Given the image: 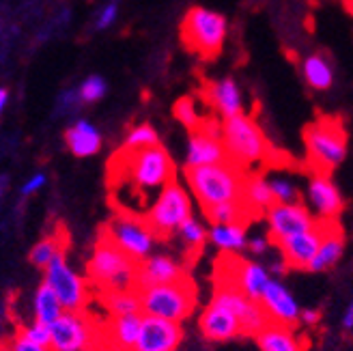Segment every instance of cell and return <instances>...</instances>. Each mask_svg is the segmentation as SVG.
Returning a JSON list of instances; mask_svg holds the SVG:
<instances>
[{
    "label": "cell",
    "instance_id": "6da1fadb",
    "mask_svg": "<svg viewBox=\"0 0 353 351\" xmlns=\"http://www.w3.org/2000/svg\"><path fill=\"white\" fill-rule=\"evenodd\" d=\"M174 174V162L162 145L143 151L121 147L108 164L110 203L117 212L145 216Z\"/></svg>",
    "mask_w": 353,
    "mask_h": 351
},
{
    "label": "cell",
    "instance_id": "7a4b0ae2",
    "mask_svg": "<svg viewBox=\"0 0 353 351\" xmlns=\"http://www.w3.org/2000/svg\"><path fill=\"white\" fill-rule=\"evenodd\" d=\"M136 274L138 261L123 252L110 239L97 235L91 259L86 263V278L97 295L136 289Z\"/></svg>",
    "mask_w": 353,
    "mask_h": 351
},
{
    "label": "cell",
    "instance_id": "3957f363",
    "mask_svg": "<svg viewBox=\"0 0 353 351\" xmlns=\"http://www.w3.org/2000/svg\"><path fill=\"white\" fill-rule=\"evenodd\" d=\"M245 170L235 166L233 162H222L214 166H201V168H185V179L196 197L203 212L211 207H218L224 203H235L243 197V183H245Z\"/></svg>",
    "mask_w": 353,
    "mask_h": 351
},
{
    "label": "cell",
    "instance_id": "277c9868",
    "mask_svg": "<svg viewBox=\"0 0 353 351\" xmlns=\"http://www.w3.org/2000/svg\"><path fill=\"white\" fill-rule=\"evenodd\" d=\"M224 147L228 162H233L241 170L250 172L252 166L272 162L274 149L265 138L259 123L250 114H239L224 121Z\"/></svg>",
    "mask_w": 353,
    "mask_h": 351
},
{
    "label": "cell",
    "instance_id": "5b68a950",
    "mask_svg": "<svg viewBox=\"0 0 353 351\" xmlns=\"http://www.w3.org/2000/svg\"><path fill=\"white\" fill-rule=\"evenodd\" d=\"M306 160L312 172L330 174L347 157V132L336 117H319L304 130Z\"/></svg>",
    "mask_w": 353,
    "mask_h": 351
},
{
    "label": "cell",
    "instance_id": "8992f818",
    "mask_svg": "<svg viewBox=\"0 0 353 351\" xmlns=\"http://www.w3.org/2000/svg\"><path fill=\"white\" fill-rule=\"evenodd\" d=\"M226 39V20L224 15L203 7H192L181 22V41L190 52L205 61L220 57Z\"/></svg>",
    "mask_w": 353,
    "mask_h": 351
},
{
    "label": "cell",
    "instance_id": "52a82bcc",
    "mask_svg": "<svg viewBox=\"0 0 353 351\" xmlns=\"http://www.w3.org/2000/svg\"><path fill=\"white\" fill-rule=\"evenodd\" d=\"M140 302H143V314L181 323L196 306V287L192 285L190 278L170 285L149 287L140 291Z\"/></svg>",
    "mask_w": 353,
    "mask_h": 351
},
{
    "label": "cell",
    "instance_id": "ba28073f",
    "mask_svg": "<svg viewBox=\"0 0 353 351\" xmlns=\"http://www.w3.org/2000/svg\"><path fill=\"white\" fill-rule=\"evenodd\" d=\"M99 235L110 239L138 263L151 257V250L157 241V235L153 233L145 216H136L128 212H114V216L103 224Z\"/></svg>",
    "mask_w": 353,
    "mask_h": 351
},
{
    "label": "cell",
    "instance_id": "9c48e42d",
    "mask_svg": "<svg viewBox=\"0 0 353 351\" xmlns=\"http://www.w3.org/2000/svg\"><path fill=\"white\" fill-rule=\"evenodd\" d=\"M103 323L82 312H63L52 325V351H103Z\"/></svg>",
    "mask_w": 353,
    "mask_h": 351
},
{
    "label": "cell",
    "instance_id": "30bf717a",
    "mask_svg": "<svg viewBox=\"0 0 353 351\" xmlns=\"http://www.w3.org/2000/svg\"><path fill=\"white\" fill-rule=\"evenodd\" d=\"M190 218H192V201L188 197V192L176 181H172L160 192V197L155 199L151 209L145 214V220L149 222L157 239H168Z\"/></svg>",
    "mask_w": 353,
    "mask_h": 351
},
{
    "label": "cell",
    "instance_id": "8fae6325",
    "mask_svg": "<svg viewBox=\"0 0 353 351\" xmlns=\"http://www.w3.org/2000/svg\"><path fill=\"white\" fill-rule=\"evenodd\" d=\"M272 280L270 270L261 263L241 259L235 254H222L216 265V283L231 285L241 291L245 297L261 302V297Z\"/></svg>",
    "mask_w": 353,
    "mask_h": 351
},
{
    "label": "cell",
    "instance_id": "7c38bea8",
    "mask_svg": "<svg viewBox=\"0 0 353 351\" xmlns=\"http://www.w3.org/2000/svg\"><path fill=\"white\" fill-rule=\"evenodd\" d=\"M43 283L52 287L59 295L65 312H82L91 300V283L82 278L72 265L67 263L65 254L54 259L43 270Z\"/></svg>",
    "mask_w": 353,
    "mask_h": 351
},
{
    "label": "cell",
    "instance_id": "4fadbf2b",
    "mask_svg": "<svg viewBox=\"0 0 353 351\" xmlns=\"http://www.w3.org/2000/svg\"><path fill=\"white\" fill-rule=\"evenodd\" d=\"M199 328H201V334L211 343H228L237 337H243L237 312L228 304V300L220 289L214 291L211 302L201 312Z\"/></svg>",
    "mask_w": 353,
    "mask_h": 351
},
{
    "label": "cell",
    "instance_id": "5bb4252c",
    "mask_svg": "<svg viewBox=\"0 0 353 351\" xmlns=\"http://www.w3.org/2000/svg\"><path fill=\"white\" fill-rule=\"evenodd\" d=\"M265 220H268V237L272 239L274 245L299 233H306L319 224L316 216L304 203H291V205L274 203L268 209V214H265Z\"/></svg>",
    "mask_w": 353,
    "mask_h": 351
},
{
    "label": "cell",
    "instance_id": "9a60e30c",
    "mask_svg": "<svg viewBox=\"0 0 353 351\" xmlns=\"http://www.w3.org/2000/svg\"><path fill=\"white\" fill-rule=\"evenodd\" d=\"M306 197L312 207V212L319 222H339V216L345 209V201L336 183L332 181L330 174L325 172H312L308 185H306Z\"/></svg>",
    "mask_w": 353,
    "mask_h": 351
},
{
    "label": "cell",
    "instance_id": "2e32d148",
    "mask_svg": "<svg viewBox=\"0 0 353 351\" xmlns=\"http://www.w3.org/2000/svg\"><path fill=\"white\" fill-rule=\"evenodd\" d=\"M188 272L181 261H176L168 254H151L145 261L138 263V274H136V289L143 291L157 285H170L185 280Z\"/></svg>",
    "mask_w": 353,
    "mask_h": 351
},
{
    "label": "cell",
    "instance_id": "e0dca14e",
    "mask_svg": "<svg viewBox=\"0 0 353 351\" xmlns=\"http://www.w3.org/2000/svg\"><path fill=\"white\" fill-rule=\"evenodd\" d=\"M323 235H325V222H319L314 229H310L306 233H299L295 237H289L282 243H278L276 248L280 250L282 261H285L289 268L308 272L310 263L314 261L316 252L321 248Z\"/></svg>",
    "mask_w": 353,
    "mask_h": 351
},
{
    "label": "cell",
    "instance_id": "ac0fdd59",
    "mask_svg": "<svg viewBox=\"0 0 353 351\" xmlns=\"http://www.w3.org/2000/svg\"><path fill=\"white\" fill-rule=\"evenodd\" d=\"M261 306L265 308V312H268L272 323L287 325V328H295L299 323L302 308H299L293 293L282 285V280H278V278L270 280L268 289H265V293L261 297Z\"/></svg>",
    "mask_w": 353,
    "mask_h": 351
},
{
    "label": "cell",
    "instance_id": "d6986e66",
    "mask_svg": "<svg viewBox=\"0 0 353 351\" xmlns=\"http://www.w3.org/2000/svg\"><path fill=\"white\" fill-rule=\"evenodd\" d=\"M181 339H183L181 323L145 314L143 330H140L134 351H176Z\"/></svg>",
    "mask_w": 353,
    "mask_h": 351
},
{
    "label": "cell",
    "instance_id": "ffe728a7",
    "mask_svg": "<svg viewBox=\"0 0 353 351\" xmlns=\"http://www.w3.org/2000/svg\"><path fill=\"white\" fill-rule=\"evenodd\" d=\"M143 312L110 317L103 323V351H134L140 330H143Z\"/></svg>",
    "mask_w": 353,
    "mask_h": 351
},
{
    "label": "cell",
    "instance_id": "44dd1931",
    "mask_svg": "<svg viewBox=\"0 0 353 351\" xmlns=\"http://www.w3.org/2000/svg\"><path fill=\"white\" fill-rule=\"evenodd\" d=\"M228 160L224 140L209 136L205 132H192L188 153H185V168H201V166H214Z\"/></svg>",
    "mask_w": 353,
    "mask_h": 351
},
{
    "label": "cell",
    "instance_id": "7402d4cb",
    "mask_svg": "<svg viewBox=\"0 0 353 351\" xmlns=\"http://www.w3.org/2000/svg\"><path fill=\"white\" fill-rule=\"evenodd\" d=\"M203 95L209 106L222 117V121L243 114L241 91L233 78H224L220 82H207Z\"/></svg>",
    "mask_w": 353,
    "mask_h": 351
},
{
    "label": "cell",
    "instance_id": "603a6c76",
    "mask_svg": "<svg viewBox=\"0 0 353 351\" xmlns=\"http://www.w3.org/2000/svg\"><path fill=\"white\" fill-rule=\"evenodd\" d=\"M345 252V235L339 222H325V235L321 241V248L316 252L314 261L310 263L308 272H325L332 270L341 261Z\"/></svg>",
    "mask_w": 353,
    "mask_h": 351
},
{
    "label": "cell",
    "instance_id": "cb8c5ba5",
    "mask_svg": "<svg viewBox=\"0 0 353 351\" xmlns=\"http://www.w3.org/2000/svg\"><path fill=\"white\" fill-rule=\"evenodd\" d=\"M65 143H67V149L76 157H91L101 149V134L93 123L80 119L74 126L67 128Z\"/></svg>",
    "mask_w": 353,
    "mask_h": 351
},
{
    "label": "cell",
    "instance_id": "d4e9b609",
    "mask_svg": "<svg viewBox=\"0 0 353 351\" xmlns=\"http://www.w3.org/2000/svg\"><path fill=\"white\" fill-rule=\"evenodd\" d=\"M261 351H306L308 343L302 334H297L295 328L270 323L256 337Z\"/></svg>",
    "mask_w": 353,
    "mask_h": 351
},
{
    "label": "cell",
    "instance_id": "484cf974",
    "mask_svg": "<svg viewBox=\"0 0 353 351\" xmlns=\"http://www.w3.org/2000/svg\"><path fill=\"white\" fill-rule=\"evenodd\" d=\"M241 201L252 216L268 214V209L276 203L274 194H272V188H270V177H265V174H261V172L245 174Z\"/></svg>",
    "mask_w": 353,
    "mask_h": 351
},
{
    "label": "cell",
    "instance_id": "4316f807",
    "mask_svg": "<svg viewBox=\"0 0 353 351\" xmlns=\"http://www.w3.org/2000/svg\"><path fill=\"white\" fill-rule=\"evenodd\" d=\"M245 229H248V224H211L209 241L214 243L222 254H235L243 248H248Z\"/></svg>",
    "mask_w": 353,
    "mask_h": 351
},
{
    "label": "cell",
    "instance_id": "83f0119b",
    "mask_svg": "<svg viewBox=\"0 0 353 351\" xmlns=\"http://www.w3.org/2000/svg\"><path fill=\"white\" fill-rule=\"evenodd\" d=\"M63 304L59 300V295L52 291L50 285L41 283L32 295V317L34 321L46 323V325H54L61 317H63Z\"/></svg>",
    "mask_w": 353,
    "mask_h": 351
},
{
    "label": "cell",
    "instance_id": "f1b7e54d",
    "mask_svg": "<svg viewBox=\"0 0 353 351\" xmlns=\"http://www.w3.org/2000/svg\"><path fill=\"white\" fill-rule=\"evenodd\" d=\"M99 302L103 304L108 317H123V314L143 312V302H140V291H112V293H99Z\"/></svg>",
    "mask_w": 353,
    "mask_h": 351
},
{
    "label": "cell",
    "instance_id": "f546056e",
    "mask_svg": "<svg viewBox=\"0 0 353 351\" xmlns=\"http://www.w3.org/2000/svg\"><path fill=\"white\" fill-rule=\"evenodd\" d=\"M65 245H67V241H65V233L63 231L52 233V235L43 237L41 241H37V243L32 245L28 259H30V263H32L34 268L46 270L52 261L59 259L61 254H65Z\"/></svg>",
    "mask_w": 353,
    "mask_h": 351
},
{
    "label": "cell",
    "instance_id": "4dcf8cb0",
    "mask_svg": "<svg viewBox=\"0 0 353 351\" xmlns=\"http://www.w3.org/2000/svg\"><path fill=\"white\" fill-rule=\"evenodd\" d=\"M304 78L306 82L312 86L314 91H327L332 82H334V74H332V67L330 63L321 57V54H312L304 61Z\"/></svg>",
    "mask_w": 353,
    "mask_h": 351
},
{
    "label": "cell",
    "instance_id": "1f68e13d",
    "mask_svg": "<svg viewBox=\"0 0 353 351\" xmlns=\"http://www.w3.org/2000/svg\"><path fill=\"white\" fill-rule=\"evenodd\" d=\"M205 218L211 224H248V220L252 218V214L245 209L243 201H235V203H224L218 207H211L207 212H203Z\"/></svg>",
    "mask_w": 353,
    "mask_h": 351
},
{
    "label": "cell",
    "instance_id": "d6a6232c",
    "mask_svg": "<svg viewBox=\"0 0 353 351\" xmlns=\"http://www.w3.org/2000/svg\"><path fill=\"white\" fill-rule=\"evenodd\" d=\"M176 235H179V239L183 241L185 250L192 254H199L205 248V243L209 241V229L194 216L181 224V229L176 231Z\"/></svg>",
    "mask_w": 353,
    "mask_h": 351
},
{
    "label": "cell",
    "instance_id": "836d02e7",
    "mask_svg": "<svg viewBox=\"0 0 353 351\" xmlns=\"http://www.w3.org/2000/svg\"><path fill=\"white\" fill-rule=\"evenodd\" d=\"M160 145V136L157 132L149 126V123H143V126H136L128 132L125 143H123V149L128 151H143L149 147H157Z\"/></svg>",
    "mask_w": 353,
    "mask_h": 351
},
{
    "label": "cell",
    "instance_id": "e575fe53",
    "mask_svg": "<svg viewBox=\"0 0 353 351\" xmlns=\"http://www.w3.org/2000/svg\"><path fill=\"white\" fill-rule=\"evenodd\" d=\"M172 114H174V119L179 121L183 128H188L190 132L201 130L203 121H205V117L199 114L196 103H194L192 97H181V99H176V101H174V106H172Z\"/></svg>",
    "mask_w": 353,
    "mask_h": 351
},
{
    "label": "cell",
    "instance_id": "d590c367",
    "mask_svg": "<svg viewBox=\"0 0 353 351\" xmlns=\"http://www.w3.org/2000/svg\"><path fill=\"white\" fill-rule=\"evenodd\" d=\"M270 188H272L274 201L280 203V205L302 203V201H299V192L293 185V181H289L287 177H282V174H274V177H270Z\"/></svg>",
    "mask_w": 353,
    "mask_h": 351
},
{
    "label": "cell",
    "instance_id": "8d00e7d4",
    "mask_svg": "<svg viewBox=\"0 0 353 351\" xmlns=\"http://www.w3.org/2000/svg\"><path fill=\"white\" fill-rule=\"evenodd\" d=\"M105 91H108V84H105V80L101 76H88L80 84V89H78L80 99L84 103H95V101H99L105 95Z\"/></svg>",
    "mask_w": 353,
    "mask_h": 351
},
{
    "label": "cell",
    "instance_id": "74e56055",
    "mask_svg": "<svg viewBox=\"0 0 353 351\" xmlns=\"http://www.w3.org/2000/svg\"><path fill=\"white\" fill-rule=\"evenodd\" d=\"M20 330H22V334H24L28 341L52 349V328H50V325L39 323V321H34V319H32L30 323H22Z\"/></svg>",
    "mask_w": 353,
    "mask_h": 351
},
{
    "label": "cell",
    "instance_id": "f35d334b",
    "mask_svg": "<svg viewBox=\"0 0 353 351\" xmlns=\"http://www.w3.org/2000/svg\"><path fill=\"white\" fill-rule=\"evenodd\" d=\"M3 351H52L50 347H43V345H37V343H32L28 341L24 334H22V330L17 328L13 334L5 341L3 345Z\"/></svg>",
    "mask_w": 353,
    "mask_h": 351
},
{
    "label": "cell",
    "instance_id": "ab89813d",
    "mask_svg": "<svg viewBox=\"0 0 353 351\" xmlns=\"http://www.w3.org/2000/svg\"><path fill=\"white\" fill-rule=\"evenodd\" d=\"M43 185H46V174L43 172H34L24 181L20 192H22V197H30V194H34V192H39Z\"/></svg>",
    "mask_w": 353,
    "mask_h": 351
},
{
    "label": "cell",
    "instance_id": "60d3db41",
    "mask_svg": "<svg viewBox=\"0 0 353 351\" xmlns=\"http://www.w3.org/2000/svg\"><path fill=\"white\" fill-rule=\"evenodd\" d=\"M117 11H119V5H117V0H110L108 5L103 7L101 15H99V20H97V30H103V28H108L112 22H114V17H117Z\"/></svg>",
    "mask_w": 353,
    "mask_h": 351
},
{
    "label": "cell",
    "instance_id": "b9f144b4",
    "mask_svg": "<svg viewBox=\"0 0 353 351\" xmlns=\"http://www.w3.org/2000/svg\"><path fill=\"white\" fill-rule=\"evenodd\" d=\"M78 101H82L78 91H65V93L59 97V112H69V110H74V108L78 106Z\"/></svg>",
    "mask_w": 353,
    "mask_h": 351
},
{
    "label": "cell",
    "instance_id": "7bdbcfd3",
    "mask_svg": "<svg viewBox=\"0 0 353 351\" xmlns=\"http://www.w3.org/2000/svg\"><path fill=\"white\" fill-rule=\"evenodd\" d=\"M270 243H272V239H270V237L254 235V237H250V239H248V250H250V252H254V254H263L265 250L270 248Z\"/></svg>",
    "mask_w": 353,
    "mask_h": 351
},
{
    "label": "cell",
    "instance_id": "ee69618b",
    "mask_svg": "<svg viewBox=\"0 0 353 351\" xmlns=\"http://www.w3.org/2000/svg\"><path fill=\"white\" fill-rule=\"evenodd\" d=\"M319 319H321V314L314 308H302V314H299V323H304L306 328H314L319 323Z\"/></svg>",
    "mask_w": 353,
    "mask_h": 351
},
{
    "label": "cell",
    "instance_id": "f6af8a7d",
    "mask_svg": "<svg viewBox=\"0 0 353 351\" xmlns=\"http://www.w3.org/2000/svg\"><path fill=\"white\" fill-rule=\"evenodd\" d=\"M343 328L345 330H353V300L349 302L345 314H343Z\"/></svg>",
    "mask_w": 353,
    "mask_h": 351
},
{
    "label": "cell",
    "instance_id": "bcb514c9",
    "mask_svg": "<svg viewBox=\"0 0 353 351\" xmlns=\"http://www.w3.org/2000/svg\"><path fill=\"white\" fill-rule=\"evenodd\" d=\"M287 268H289V265H287L285 261H274V263H272V268H268V270H270V274L280 276V274H285V272H287Z\"/></svg>",
    "mask_w": 353,
    "mask_h": 351
},
{
    "label": "cell",
    "instance_id": "7dc6e473",
    "mask_svg": "<svg viewBox=\"0 0 353 351\" xmlns=\"http://www.w3.org/2000/svg\"><path fill=\"white\" fill-rule=\"evenodd\" d=\"M7 103H9V91L7 89H0V108H7Z\"/></svg>",
    "mask_w": 353,
    "mask_h": 351
},
{
    "label": "cell",
    "instance_id": "c3c4849f",
    "mask_svg": "<svg viewBox=\"0 0 353 351\" xmlns=\"http://www.w3.org/2000/svg\"><path fill=\"white\" fill-rule=\"evenodd\" d=\"M345 3V9L349 11V13H353V0H343Z\"/></svg>",
    "mask_w": 353,
    "mask_h": 351
}]
</instances>
